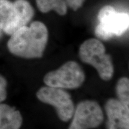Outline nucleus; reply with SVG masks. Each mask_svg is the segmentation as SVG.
<instances>
[{
    "label": "nucleus",
    "mask_w": 129,
    "mask_h": 129,
    "mask_svg": "<svg viewBox=\"0 0 129 129\" xmlns=\"http://www.w3.org/2000/svg\"><path fill=\"white\" fill-rule=\"evenodd\" d=\"M48 37L46 25L41 22L35 21L29 26H24L11 35L7 47L10 53L17 57L40 58L44 53Z\"/></svg>",
    "instance_id": "1"
},
{
    "label": "nucleus",
    "mask_w": 129,
    "mask_h": 129,
    "mask_svg": "<svg viewBox=\"0 0 129 129\" xmlns=\"http://www.w3.org/2000/svg\"><path fill=\"white\" fill-rule=\"evenodd\" d=\"M34 11L26 0H0V27L3 32L12 35L31 20Z\"/></svg>",
    "instance_id": "2"
},
{
    "label": "nucleus",
    "mask_w": 129,
    "mask_h": 129,
    "mask_svg": "<svg viewBox=\"0 0 129 129\" xmlns=\"http://www.w3.org/2000/svg\"><path fill=\"white\" fill-rule=\"evenodd\" d=\"M79 56L82 62L95 68L103 80L112 78L114 68L112 58L106 54L105 47L99 40L90 38L85 41L79 49Z\"/></svg>",
    "instance_id": "3"
},
{
    "label": "nucleus",
    "mask_w": 129,
    "mask_h": 129,
    "mask_svg": "<svg viewBox=\"0 0 129 129\" xmlns=\"http://www.w3.org/2000/svg\"><path fill=\"white\" fill-rule=\"evenodd\" d=\"M98 20L99 23L95 29V34L102 40L121 36L129 26L128 13L117 12L112 6L102 8L98 14Z\"/></svg>",
    "instance_id": "4"
},
{
    "label": "nucleus",
    "mask_w": 129,
    "mask_h": 129,
    "mask_svg": "<svg viewBox=\"0 0 129 129\" xmlns=\"http://www.w3.org/2000/svg\"><path fill=\"white\" fill-rule=\"evenodd\" d=\"M43 80L47 86L62 89H75L83 85L85 74L78 63L68 61L57 69L48 72Z\"/></svg>",
    "instance_id": "5"
},
{
    "label": "nucleus",
    "mask_w": 129,
    "mask_h": 129,
    "mask_svg": "<svg viewBox=\"0 0 129 129\" xmlns=\"http://www.w3.org/2000/svg\"><path fill=\"white\" fill-rule=\"evenodd\" d=\"M36 96L41 102L53 106L63 121L72 118L75 106L71 95L64 89L46 85L37 91Z\"/></svg>",
    "instance_id": "6"
},
{
    "label": "nucleus",
    "mask_w": 129,
    "mask_h": 129,
    "mask_svg": "<svg viewBox=\"0 0 129 129\" xmlns=\"http://www.w3.org/2000/svg\"><path fill=\"white\" fill-rule=\"evenodd\" d=\"M69 129H90L99 126L104 120L101 106L94 101L81 102L75 108Z\"/></svg>",
    "instance_id": "7"
},
{
    "label": "nucleus",
    "mask_w": 129,
    "mask_h": 129,
    "mask_svg": "<svg viewBox=\"0 0 129 129\" xmlns=\"http://www.w3.org/2000/svg\"><path fill=\"white\" fill-rule=\"evenodd\" d=\"M105 109L107 115V129H129V106L117 99L106 101Z\"/></svg>",
    "instance_id": "8"
},
{
    "label": "nucleus",
    "mask_w": 129,
    "mask_h": 129,
    "mask_svg": "<svg viewBox=\"0 0 129 129\" xmlns=\"http://www.w3.org/2000/svg\"><path fill=\"white\" fill-rule=\"evenodd\" d=\"M22 124V117L18 110L0 104V129H19Z\"/></svg>",
    "instance_id": "9"
},
{
    "label": "nucleus",
    "mask_w": 129,
    "mask_h": 129,
    "mask_svg": "<svg viewBox=\"0 0 129 129\" xmlns=\"http://www.w3.org/2000/svg\"><path fill=\"white\" fill-rule=\"evenodd\" d=\"M37 7L41 12L47 13L54 10L60 15H64L67 6L64 0H36Z\"/></svg>",
    "instance_id": "10"
},
{
    "label": "nucleus",
    "mask_w": 129,
    "mask_h": 129,
    "mask_svg": "<svg viewBox=\"0 0 129 129\" xmlns=\"http://www.w3.org/2000/svg\"><path fill=\"white\" fill-rule=\"evenodd\" d=\"M117 99L126 106H129V80L122 77L118 80L116 86Z\"/></svg>",
    "instance_id": "11"
},
{
    "label": "nucleus",
    "mask_w": 129,
    "mask_h": 129,
    "mask_svg": "<svg viewBox=\"0 0 129 129\" xmlns=\"http://www.w3.org/2000/svg\"><path fill=\"white\" fill-rule=\"evenodd\" d=\"M7 81L0 75V104L5 101L7 98Z\"/></svg>",
    "instance_id": "12"
},
{
    "label": "nucleus",
    "mask_w": 129,
    "mask_h": 129,
    "mask_svg": "<svg viewBox=\"0 0 129 129\" xmlns=\"http://www.w3.org/2000/svg\"><path fill=\"white\" fill-rule=\"evenodd\" d=\"M84 1V0H67L68 5L74 10H77L81 7Z\"/></svg>",
    "instance_id": "13"
},
{
    "label": "nucleus",
    "mask_w": 129,
    "mask_h": 129,
    "mask_svg": "<svg viewBox=\"0 0 129 129\" xmlns=\"http://www.w3.org/2000/svg\"><path fill=\"white\" fill-rule=\"evenodd\" d=\"M2 29H1V27H0V37H1V32H2Z\"/></svg>",
    "instance_id": "14"
}]
</instances>
